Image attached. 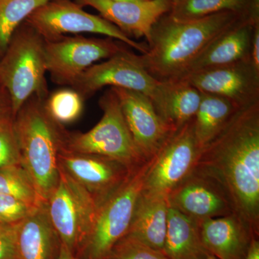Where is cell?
<instances>
[{
  "instance_id": "1",
  "label": "cell",
  "mask_w": 259,
  "mask_h": 259,
  "mask_svg": "<svg viewBox=\"0 0 259 259\" xmlns=\"http://www.w3.org/2000/svg\"><path fill=\"white\" fill-rule=\"evenodd\" d=\"M195 171L221 186L235 213L259 233V102L237 110L199 154Z\"/></svg>"
},
{
  "instance_id": "2",
  "label": "cell",
  "mask_w": 259,
  "mask_h": 259,
  "mask_svg": "<svg viewBox=\"0 0 259 259\" xmlns=\"http://www.w3.org/2000/svg\"><path fill=\"white\" fill-rule=\"evenodd\" d=\"M248 15L224 11L192 20L162 16L146 42L148 50L138 58L153 77L160 81L180 79L186 69L220 35ZM250 19V18H249Z\"/></svg>"
},
{
  "instance_id": "3",
  "label": "cell",
  "mask_w": 259,
  "mask_h": 259,
  "mask_svg": "<svg viewBox=\"0 0 259 259\" xmlns=\"http://www.w3.org/2000/svg\"><path fill=\"white\" fill-rule=\"evenodd\" d=\"M44 100L36 95L30 97L13 119L21 166L47 202L59 182V154L66 131L51 118Z\"/></svg>"
},
{
  "instance_id": "4",
  "label": "cell",
  "mask_w": 259,
  "mask_h": 259,
  "mask_svg": "<svg viewBox=\"0 0 259 259\" xmlns=\"http://www.w3.org/2000/svg\"><path fill=\"white\" fill-rule=\"evenodd\" d=\"M46 41L23 22L0 58V83L9 95L13 118L30 97L49 95Z\"/></svg>"
},
{
  "instance_id": "5",
  "label": "cell",
  "mask_w": 259,
  "mask_h": 259,
  "mask_svg": "<svg viewBox=\"0 0 259 259\" xmlns=\"http://www.w3.org/2000/svg\"><path fill=\"white\" fill-rule=\"evenodd\" d=\"M99 104L103 112L100 122L86 133L66 132L62 147L71 152L110 158L130 168L147 161L135 145L120 101L111 88L102 95Z\"/></svg>"
},
{
  "instance_id": "6",
  "label": "cell",
  "mask_w": 259,
  "mask_h": 259,
  "mask_svg": "<svg viewBox=\"0 0 259 259\" xmlns=\"http://www.w3.org/2000/svg\"><path fill=\"white\" fill-rule=\"evenodd\" d=\"M153 158L136 167L127 180L99 207L93 231L79 259H107L128 231Z\"/></svg>"
},
{
  "instance_id": "7",
  "label": "cell",
  "mask_w": 259,
  "mask_h": 259,
  "mask_svg": "<svg viewBox=\"0 0 259 259\" xmlns=\"http://www.w3.org/2000/svg\"><path fill=\"white\" fill-rule=\"evenodd\" d=\"M47 206L61 243L79 258L96 220V201L59 165V182Z\"/></svg>"
},
{
  "instance_id": "8",
  "label": "cell",
  "mask_w": 259,
  "mask_h": 259,
  "mask_svg": "<svg viewBox=\"0 0 259 259\" xmlns=\"http://www.w3.org/2000/svg\"><path fill=\"white\" fill-rule=\"evenodd\" d=\"M82 7L71 0H50L29 15L25 22L46 42L59 40L68 34L95 33L123 42L141 54L147 51L146 42L136 41L113 24L88 13Z\"/></svg>"
},
{
  "instance_id": "9",
  "label": "cell",
  "mask_w": 259,
  "mask_h": 259,
  "mask_svg": "<svg viewBox=\"0 0 259 259\" xmlns=\"http://www.w3.org/2000/svg\"><path fill=\"white\" fill-rule=\"evenodd\" d=\"M107 86L144 94L157 112L163 102L164 82L153 77L140 63L138 54L126 47L104 62L90 66L71 88L86 99Z\"/></svg>"
},
{
  "instance_id": "10",
  "label": "cell",
  "mask_w": 259,
  "mask_h": 259,
  "mask_svg": "<svg viewBox=\"0 0 259 259\" xmlns=\"http://www.w3.org/2000/svg\"><path fill=\"white\" fill-rule=\"evenodd\" d=\"M201 151L192 120L172 133L153 156L142 194L166 197L193 172Z\"/></svg>"
},
{
  "instance_id": "11",
  "label": "cell",
  "mask_w": 259,
  "mask_h": 259,
  "mask_svg": "<svg viewBox=\"0 0 259 259\" xmlns=\"http://www.w3.org/2000/svg\"><path fill=\"white\" fill-rule=\"evenodd\" d=\"M125 45L110 37L93 38L81 35L46 42L47 72L54 82L71 87L90 66L110 59Z\"/></svg>"
},
{
  "instance_id": "12",
  "label": "cell",
  "mask_w": 259,
  "mask_h": 259,
  "mask_svg": "<svg viewBox=\"0 0 259 259\" xmlns=\"http://www.w3.org/2000/svg\"><path fill=\"white\" fill-rule=\"evenodd\" d=\"M180 79L201 93L224 97L239 109L259 102V71L250 60L202 70Z\"/></svg>"
},
{
  "instance_id": "13",
  "label": "cell",
  "mask_w": 259,
  "mask_h": 259,
  "mask_svg": "<svg viewBox=\"0 0 259 259\" xmlns=\"http://www.w3.org/2000/svg\"><path fill=\"white\" fill-rule=\"evenodd\" d=\"M59 165L100 205L127 180L134 168L99 155L71 152L61 148Z\"/></svg>"
},
{
  "instance_id": "14",
  "label": "cell",
  "mask_w": 259,
  "mask_h": 259,
  "mask_svg": "<svg viewBox=\"0 0 259 259\" xmlns=\"http://www.w3.org/2000/svg\"><path fill=\"white\" fill-rule=\"evenodd\" d=\"M110 88L120 101L126 123L141 156L145 160L153 158L175 131L163 122L153 102L144 94Z\"/></svg>"
},
{
  "instance_id": "15",
  "label": "cell",
  "mask_w": 259,
  "mask_h": 259,
  "mask_svg": "<svg viewBox=\"0 0 259 259\" xmlns=\"http://www.w3.org/2000/svg\"><path fill=\"white\" fill-rule=\"evenodd\" d=\"M166 199L170 207L199 223L235 213L222 187L195 170L175 187Z\"/></svg>"
},
{
  "instance_id": "16",
  "label": "cell",
  "mask_w": 259,
  "mask_h": 259,
  "mask_svg": "<svg viewBox=\"0 0 259 259\" xmlns=\"http://www.w3.org/2000/svg\"><path fill=\"white\" fill-rule=\"evenodd\" d=\"M81 6H89L99 12L100 16L117 27L131 37H144L149 40L155 24L168 13L171 0L146 1H111V0H77Z\"/></svg>"
},
{
  "instance_id": "17",
  "label": "cell",
  "mask_w": 259,
  "mask_h": 259,
  "mask_svg": "<svg viewBox=\"0 0 259 259\" xmlns=\"http://www.w3.org/2000/svg\"><path fill=\"white\" fill-rule=\"evenodd\" d=\"M254 25L250 19L245 18L223 32L189 65L180 79L202 70L251 61Z\"/></svg>"
},
{
  "instance_id": "18",
  "label": "cell",
  "mask_w": 259,
  "mask_h": 259,
  "mask_svg": "<svg viewBox=\"0 0 259 259\" xmlns=\"http://www.w3.org/2000/svg\"><path fill=\"white\" fill-rule=\"evenodd\" d=\"M204 248L218 259H245L252 238H258L236 213L199 223Z\"/></svg>"
},
{
  "instance_id": "19",
  "label": "cell",
  "mask_w": 259,
  "mask_h": 259,
  "mask_svg": "<svg viewBox=\"0 0 259 259\" xmlns=\"http://www.w3.org/2000/svg\"><path fill=\"white\" fill-rule=\"evenodd\" d=\"M61 241L44 202L19 223L17 233L18 259H57Z\"/></svg>"
},
{
  "instance_id": "20",
  "label": "cell",
  "mask_w": 259,
  "mask_h": 259,
  "mask_svg": "<svg viewBox=\"0 0 259 259\" xmlns=\"http://www.w3.org/2000/svg\"><path fill=\"white\" fill-rule=\"evenodd\" d=\"M168 210L166 197H150L141 193L125 236L163 252Z\"/></svg>"
},
{
  "instance_id": "21",
  "label": "cell",
  "mask_w": 259,
  "mask_h": 259,
  "mask_svg": "<svg viewBox=\"0 0 259 259\" xmlns=\"http://www.w3.org/2000/svg\"><path fill=\"white\" fill-rule=\"evenodd\" d=\"M199 223L168 206L163 249L168 259H203L209 254L202 243Z\"/></svg>"
},
{
  "instance_id": "22",
  "label": "cell",
  "mask_w": 259,
  "mask_h": 259,
  "mask_svg": "<svg viewBox=\"0 0 259 259\" xmlns=\"http://www.w3.org/2000/svg\"><path fill=\"white\" fill-rule=\"evenodd\" d=\"M164 93L158 114L172 131L193 120L200 105L202 93L183 79L163 81Z\"/></svg>"
},
{
  "instance_id": "23",
  "label": "cell",
  "mask_w": 259,
  "mask_h": 259,
  "mask_svg": "<svg viewBox=\"0 0 259 259\" xmlns=\"http://www.w3.org/2000/svg\"><path fill=\"white\" fill-rule=\"evenodd\" d=\"M238 110L224 97L202 93L200 105L193 119L194 135L201 149L223 131Z\"/></svg>"
},
{
  "instance_id": "24",
  "label": "cell",
  "mask_w": 259,
  "mask_h": 259,
  "mask_svg": "<svg viewBox=\"0 0 259 259\" xmlns=\"http://www.w3.org/2000/svg\"><path fill=\"white\" fill-rule=\"evenodd\" d=\"M224 11L243 13L250 19V0H174L168 15L177 20H192Z\"/></svg>"
},
{
  "instance_id": "25",
  "label": "cell",
  "mask_w": 259,
  "mask_h": 259,
  "mask_svg": "<svg viewBox=\"0 0 259 259\" xmlns=\"http://www.w3.org/2000/svg\"><path fill=\"white\" fill-rule=\"evenodd\" d=\"M50 0H0V58L15 30L29 15Z\"/></svg>"
},
{
  "instance_id": "26",
  "label": "cell",
  "mask_w": 259,
  "mask_h": 259,
  "mask_svg": "<svg viewBox=\"0 0 259 259\" xmlns=\"http://www.w3.org/2000/svg\"><path fill=\"white\" fill-rule=\"evenodd\" d=\"M83 100L74 89H60L49 94L44 100V106L51 118L64 126L79 119L83 112Z\"/></svg>"
},
{
  "instance_id": "27",
  "label": "cell",
  "mask_w": 259,
  "mask_h": 259,
  "mask_svg": "<svg viewBox=\"0 0 259 259\" xmlns=\"http://www.w3.org/2000/svg\"><path fill=\"white\" fill-rule=\"evenodd\" d=\"M0 194L13 196L33 206L45 202L21 165L0 169Z\"/></svg>"
},
{
  "instance_id": "28",
  "label": "cell",
  "mask_w": 259,
  "mask_h": 259,
  "mask_svg": "<svg viewBox=\"0 0 259 259\" xmlns=\"http://www.w3.org/2000/svg\"><path fill=\"white\" fill-rule=\"evenodd\" d=\"M21 165L20 150L12 116L0 120V169Z\"/></svg>"
},
{
  "instance_id": "29",
  "label": "cell",
  "mask_w": 259,
  "mask_h": 259,
  "mask_svg": "<svg viewBox=\"0 0 259 259\" xmlns=\"http://www.w3.org/2000/svg\"><path fill=\"white\" fill-rule=\"evenodd\" d=\"M107 259H168L160 250L124 236L112 248Z\"/></svg>"
},
{
  "instance_id": "30",
  "label": "cell",
  "mask_w": 259,
  "mask_h": 259,
  "mask_svg": "<svg viewBox=\"0 0 259 259\" xmlns=\"http://www.w3.org/2000/svg\"><path fill=\"white\" fill-rule=\"evenodd\" d=\"M37 206L8 194H0V223L15 224L28 217Z\"/></svg>"
},
{
  "instance_id": "31",
  "label": "cell",
  "mask_w": 259,
  "mask_h": 259,
  "mask_svg": "<svg viewBox=\"0 0 259 259\" xmlns=\"http://www.w3.org/2000/svg\"><path fill=\"white\" fill-rule=\"evenodd\" d=\"M19 223H0V259H18L17 233Z\"/></svg>"
},
{
  "instance_id": "32",
  "label": "cell",
  "mask_w": 259,
  "mask_h": 259,
  "mask_svg": "<svg viewBox=\"0 0 259 259\" xmlns=\"http://www.w3.org/2000/svg\"><path fill=\"white\" fill-rule=\"evenodd\" d=\"M250 59L255 69L259 71V23L253 25Z\"/></svg>"
},
{
  "instance_id": "33",
  "label": "cell",
  "mask_w": 259,
  "mask_h": 259,
  "mask_svg": "<svg viewBox=\"0 0 259 259\" xmlns=\"http://www.w3.org/2000/svg\"><path fill=\"white\" fill-rule=\"evenodd\" d=\"M10 116L13 117L9 95L4 87L0 83V120Z\"/></svg>"
},
{
  "instance_id": "34",
  "label": "cell",
  "mask_w": 259,
  "mask_h": 259,
  "mask_svg": "<svg viewBox=\"0 0 259 259\" xmlns=\"http://www.w3.org/2000/svg\"><path fill=\"white\" fill-rule=\"evenodd\" d=\"M245 259H259V241L258 238H252Z\"/></svg>"
},
{
  "instance_id": "35",
  "label": "cell",
  "mask_w": 259,
  "mask_h": 259,
  "mask_svg": "<svg viewBox=\"0 0 259 259\" xmlns=\"http://www.w3.org/2000/svg\"><path fill=\"white\" fill-rule=\"evenodd\" d=\"M251 5L250 19L253 24L259 23V0H250Z\"/></svg>"
},
{
  "instance_id": "36",
  "label": "cell",
  "mask_w": 259,
  "mask_h": 259,
  "mask_svg": "<svg viewBox=\"0 0 259 259\" xmlns=\"http://www.w3.org/2000/svg\"><path fill=\"white\" fill-rule=\"evenodd\" d=\"M57 259H79L76 255L73 254L66 247L61 243L60 251Z\"/></svg>"
},
{
  "instance_id": "37",
  "label": "cell",
  "mask_w": 259,
  "mask_h": 259,
  "mask_svg": "<svg viewBox=\"0 0 259 259\" xmlns=\"http://www.w3.org/2000/svg\"><path fill=\"white\" fill-rule=\"evenodd\" d=\"M111 1H133V2H141V1H146V0H111Z\"/></svg>"
},
{
  "instance_id": "38",
  "label": "cell",
  "mask_w": 259,
  "mask_h": 259,
  "mask_svg": "<svg viewBox=\"0 0 259 259\" xmlns=\"http://www.w3.org/2000/svg\"><path fill=\"white\" fill-rule=\"evenodd\" d=\"M203 259H218L216 258V257H214V255L209 254L207 255V256H206L205 258Z\"/></svg>"
},
{
  "instance_id": "39",
  "label": "cell",
  "mask_w": 259,
  "mask_h": 259,
  "mask_svg": "<svg viewBox=\"0 0 259 259\" xmlns=\"http://www.w3.org/2000/svg\"><path fill=\"white\" fill-rule=\"evenodd\" d=\"M171 1H174V0H171Z\"/></svg>"
}]
</instances>
